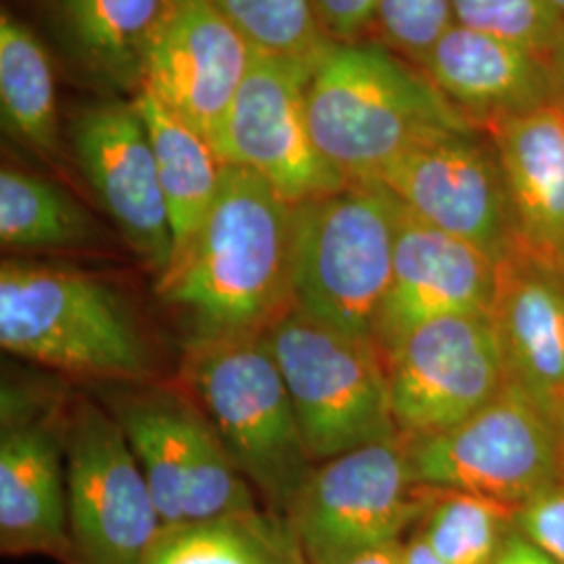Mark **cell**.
Here are the masks:
<instances>
[{
	"mask_svg": "<svg viewBox=\"0 0 564 564\" xmlns=\"http://www.w3.org/2000/svg\"><path fill=\"white\" fill-rule=\"evenodd\" d=\"M295 205L258 174L224 165L205 220L155 281L182 343L265 335L293 310Z\"/></svg>",
	"mask_w": 564,
	"mask_h": 564,
	"instance_id": "cell-1",
	"label": "cell"
},
{
	"mask_svg": "<svg viewBox=\"0 0 564 564\" xmlns=\"http://www.w3.org/2000/svg\"><path fill=\"white\" fill-rule=\"evenodd\" d=\"M307 126L324 162L345 182H377L416 144L479 130L423 69L384 42H328L312 63Z\"/></svg>",
	"mask_w": 564,
	"mask_h": 564,
	"instance_id": "cell-2",
	"label": "cell"
},
{
	"mask_svg": "<svg viewBox=\"0 0 564 564\" xmlns=\"http://www.w3.org/2000/svg\"><path fill=\"white\" fill-rule=\"evenodd\" d=\"M0 345L23 362L93 383L158 381L134 310L111 282L76 268L2 262Z\"/></svg>",
	"mask_w": 564,
	"mask_h": 564,
	"instance_id": "cell-3",
	"label": "cell"
},
{
	"mask_svg": "<svg viewBox=\"0 0 564 564\" xmlns=\"http://www.w3.org/2000/svg\"><path fill=\"white\" fill-rule=\"evenodd\" d=\"M263 508L289 517L316 463L265 335L182 343L178 381Z\"/></svg>",
	"mask_w": 564,
	"mask_h": 564,
	"instance_id": "cell-4",
	"label": "cell"
},
{
	"mask_svg": "<svg viewBox=\"0 0 564 564\" xmlns=\"http://www.w3.org/2000/svg\"><path fill=\"white\" fill-rule=\"evenodd\" d=\"M395 237L398 199L381 182H349L297 203L293 310L375 343Z\"/></svg>",
	"mask_w": 564,
	"mask_h": 564,
	"instance_id": "cell-5",
	"label": "cell"
},
{
	"mask_svg": "<svg viewBox=\"0 0 564 564\" xmlns=\"http://www.w3.org/2000/svg\"><path fill=\"white\" fill-rule=\"evenodd\" d=\"M107 387L102 405L141 464L163 531L263 508L202 405L181 384Z\"/></svg>",
	"mask_w": 564,
	"mask_h": 564,
	"instance_id": "cell-6",
	"label": "cell"
},
{
	"mask_svg": "<svg viewBox=\"0 0 564 564\" xmlns=\"http://www.w3.org/2000/svg\"><path fill=\"white\" fill-rule=\"evenodd\" d=\"M265 339L314 463L400 435L391 414L387 366L375 343L295 310L286 312Z\"/></svg>",
	"mask_w": 564,
	"mask_h": 564,
	"instance_id": "cell-7",
	"label": "cell"
},
{
	"mask_svg": "<svg viewBox=\"0 0 564 564\" xmlns=\"http://www.w3.org/2000/svg\"><path fill=\"white\" fill-rule=\"evenodd\" d=\"M437 498L412 475L408 445L391 437L316 464L286 521L307 564H341L419 527Z\"/></svg>",
	"mask_w": 564,
	"mask_h": 564,
	"instance_id": "cell-8",
	"label": "cell"
},
{
	"mask_svg": "<svg viewBox=\"0 0 564 564\" xmlns=\"http://www.w3.org/2000/svg\"><path fill=\"white\" fill-rule=\"evenodd\" d=\"M67 564H144L163 527L141 464L102 403L65 405Z\"/></svg>",
	"mask_w": 564,
	"mask_h": 564,
	"instance_id": "cell-9",
	"label": "cell"
},
{
	"mask_svg": "<svg viewBox=\"0 0 564 564\" xmlns=\"http://www.w3.org/2000/svg\"><path fill=\"white\" fill-rule=\"evenodd\" d=\"M419 484L524 505L564 481L563 442L544 412L510 379L505 389L447 431L405 440Z\"/></svg>",
	"mask_w": 564,
	"mask_h": 564,
	"instance_id": "cell-10",
	"label": "cell"
},
{
	"mask_svg": "<svg viewBox=\"0 0 564 564\" xmlns=\"http://www.w3.org/2000/svg\"><path fill=\"white\" fill-rule=\"evenodd\" d=\"M65 147L128 251L160 281L174 258V232L134 101L93 97L82 102L65 121Z\"/></svg>",
	"mask_w": 564,
	"mask_h": 564,
	"instance_id": "cell-11",
	"label": "cell"
},
{
	"mask_svg": "<svg viewBox=\"0 0 564 564\" xmlns=\"http://www.w3.org/2000/svg\"><path fill=\"white\" fill-rule=\"evenodd\" d=\"M393 423L423 440L463 423L505 389V354L491 314H449L414 328L387 358Z\"/></svg>",
	"mask_w": 564,
	"mask_h": 564,
	"instance_id": "cell-12",
	"label": "cell"
},
{
	"mask_svg": "<svg viewBox=\"0 0 564 564\" xmlns=\"http://www.w3.org/2000/svg\"><path fill=\"white\" fill-rule=\"evenodd\" d=\"M377 182L419 220L473 245L496 265L521 249L500 162L481 130L421 142Z\"/></svg>",
	"mask_w": 564,
	"mask_h": 564,
	"instance_id": "cell-13",
	"label": "cell"
},
{
	"mask_svg": "<svg viewBox=\"0 0 564 564\" xmlns=\"http://www.w3.org/2000/svg\"><path fill=\"white\" fill-rule=\"evenodd\" d=\"M312 63L256 51L228 118L212 142L224 165L245 167L293 205L349 182L324 162L307 126Z\"/></svg>",
	"mask_w": 564,
	"mask_h": 564,
	"instance_id": "cell-14",
	"label": "cell"
},
{
	"mask_svg": "<svg viewBox=\"0 0 564 564\" xmlns=\"http://www.w3.org/2000/svg\"><path fill=\"white\" fill-rule=\"evenodd\" d=\"M65 400H30L2 387L0 431V552L51 556L67 564Z\"/></svg>",
	"mask_w": 564,
	"mask_h": 564,
	"instance_id": "cell-15",
	"label": "cell"
},
{
	"mask_svg": "<svg viewBox=\"0 0 564 564\" xmlns=\"http://www.w3.org/2000/svg\"><path fill=\"white\" fill-rule=\"evenodd\" d=\"M67 78L93 97L132 99L182 0H18Z\"/></svg>",
	"mask_w": 564,
	"mask_h": 564,
	"instance_id": "cell-16",
	"label": "cell"
},
{
	"mask_svg": "<svg viewBox=\"0 0 564 564\" xmlns=\"http://www.w3.org/2000/svg\"><path fill=\"white\" fill-rule=\"evenodd\" d=\"M496 289L498 265L485 253L398 202L393 274L375 330L384 362L421 324L449 314H491Z\"/></svg>",
	"mask_w": 564,
	"mask_h": 564,
	"instance_id": "cell-17",
	"label": "cell"
},
{
	"mask_svg": "<svg viewBox=\"0 0 564 564\" xmlns=\"http://www.w3.org/2000/svg\"><path fill=\"white\" fill-rule=\"evenodd\" d=\"M253 57L256 48L207 0H182L149 55L142 88L214 142Z\"/></svg>",
	"mask_w": 564,
	"mask_h": 564,
	"instance_id": "cell-18",
	"label": "cell"
},
{
	"mask_svg": "<svg viewBox=\"0 0 564 564\" xmlns=\"http://www.w3.org/2000/svg\"><path fill=\"white\" fill-rule=\"evenodd\" d=\"M421 69L481 132L496 121L564 97L554 57L460 23H454L431 48Z\"/></svg>",
	"mask_w": 564,
	"mask_h": 564,
	"instance_id": "cell-19",
	"label": "cell"
},
{
	"mask_svg": "<svg viewBox=\"0 0 564 564\" xmlns=\"http://www.w3.org/2000/svg\"><path fill=\"white\" fill-rule=\"evenodd\" d=\"M506 375L554 424L564 423V270L519 249L498 265L491 307Z\"/></svg>",
	"mask_w": 564,
	"mask_h": 564,
	"instance_id": "cell-20",
	"label": "cell"
},
{
	"mask_svg": "<svg viewBox=\"0 0 564 564\" xmlns=\"http://www.w3.org/2000/svg\"><path fill=\"white\" fill-rule=\"evenodd\" d=\"M484 132L500 162L521 249L564 270V97Z\"/></svg>",
	"mask_w": 564,
	"mask_h": 564,
	"instance_id": "cell-21",
	"label": "cell"
},
{
	"mask_svg": "<svg viewBox=\"0 0 564 564\" xmlns=\"http://www.w3.org/2000/svg\"><path fill=\"white\" fill-rule=\"evenodd\" d=\"M0 121L4 134L44 162L63 158L57 61L13 9L0 11Z\"/></svg>",
	"mask_w": 564,
	"mask_h": 564,
	"instance_id": "cell-22",
	"label": "cell"
},
{
	"mask_svg": "<svg viewBox=\"0 0 564 564\" xmlns=\"http://www.w3.org/2000/svg\"><path fill=\"white\" fill-rule=\"evenodd\" d=\"M0 242L18 253H80L105 247L101 224L59 182L4 163L0 170Z\"/></svg>",
	"mask_w": 564,
	"mask_h": 564,
	"instance_id": "cell-23",
	"label": "cell"
},
{
	"mask_svg": "<svg viewBox=\"0 0 564 564\" xmlns=\"http://www.w3.org/2000/svg\"><path fill=\"white\" fill-rule=\"evenodd\" d=\"M132 101L144 121L158 163L176 258L216 202L223 184L224 163L212 142L165 109L151 90L141 88Z\"/></svg>",
	"mask_w": 564,
	"mask_h": 564,
	"instance_id": "cell-24",
	"label": "cell"
},
{
	"mask_svg": "<svg viewBox=\"0 0 564 564\" xmlns=\"http://www.w3.org/2000/svg\"><path fill=\"white\" fill-rule=\"evenodd\" d=\"M144 564H307L289 521L268 510L165 529Z\"/></svg>",
	"mask_w": 564,
	"mask_h": 564,
	"instance_id": "cell-25",
	"label": "cell"
},
{
	"mask_svg": "<svg viewBox=\"0 0 564 564\" xmlns=\"http://www.w3.org/2000/svg\"><path fill=\"white\" fill-rule=\"evenodd\" d=\"M517 508L464 491H442L416 531L445 564H494Z\"/></svg>",
	"mask_w": 564,
	"mask_h": 564,
	"instance_id": "cell-26",
	"label": "cell"
},
{
	"mask_svg": "<svg viewBox=\"0 0 564 564\" xmlns=\"http://www.w3.org/2000/svg\"><path fill=\"white\" fill-rule=\"evenodd\" d=\"M258 53L314 63L330 41L307 0H207Z\"/></svg>",
	"mask_w": 564,
	"mask_h": 564,
	"instance_id": "cell-27",
	"label": "cell"
},
{
	"mask_svg": "<svg viewBox=\"0 0 564 564\" xmlns=\"http://www.w3.org/2000/svg\"><path fill=\"white\" fill-rule=\"evenodd\" d=\"M464 28L556 57L564 42V18L550 0H452Z\"/></svg>",
	"mask_w": 564,
	"mask_h": 564,
	"instance_id": "cell-28",
	"label": "cell"
},
{
	"mask_svg": "<svg viewBox=\"0 0 564 564\" xmlns=\"http://www.w3.org/2000/svg\"><path fill=\"white\" fill-rule=\"evenodd\" d=\"M454 23L452 0H379L377 9L384 44L419 67Z\"/></svg>",
	"mask_w": 564,
	"mask_h": 564,
	"instance_id": "cell-29",
	"label": "cell"
},
{
	"mask_svg": "<svg viewBox=\"0 0 564 564\" xmlns=\"http://www.w3.org/2000/svg\"><path fill=\"white\" fill-rule=\"evenodd\" d=\"M514 527L554 563L564 564V481L519 506Z\"/></svg>",
	"mask_w": 564,
	"mask_h": 564,
	"instance_id": "cell-30",
	"label": "cell"
},
{
	"mask_svg": "<svg viewBox=\"0 0 564 564\" xmlns=\"http://www.w3.org/2000/svg\"><path fill=\"white\" fill-rule=\"evenodd\" d=\"M326 41L358 42L377 28L379 0H307Z\"/></svg>",
	"mask_w": 564,
	"mask_h": 564,
	"instance_id": "cell-31",
	"label": "cell"
},
{
	"mask_svg": "<svg viewBox=\"0 0 564 564\" xmlns=\"http://www.w3.org/2000/svg\"><path fill=\"white\" fill-rule=\"evenodd\" d=\"M494 564H558L554 563L545 552L531 544L523 533L514 527L506 538L505 545Z\"/></svg>",
	"mask_w": 564,
	"mask_h": 564,
	"instance_id": "cell-32",
	"label": "cell"
},
{
	"mask_svg": "<svg viewBox=\"0 0 564 564\" xmlns=\"http://www.w3.org/2000/svg\"><path fill=\"white\" fill-rule=\"evenodd\" d=\"M403 540L375 545L341 564H402Z\"/></svg>",
	"mask_w": 564,
	"mask_h": 564,
	"instance_id": "cell-33",
	"label": "cell"
},
{
	"mask_svg": "<svg viewBox=\"0 0 564 564\" xmlns=\"http://www.w3.org/2000/svg\"><path fill=\"white\" fill-rule=\"evenodd\" d=\"M402 564H445L433 547L424 542L423 535L414 529L410 540L403 542Z\"/></svg>",
	"mask_w": 564,
	"mask_h": 564,
	"instance_id": "cell-34",
	"label": "cell"
},
{
	"mask_svg": "<svg viewBox=\"0 0 564 564\" xmlns=\"http://www.w3.org/2000/svg\"><path fill=\"white\" fill-rule=\"evenodd\" d=\"M556 67H558V74H561V82H563V95H564V42L563 46L558 48V53H556Z\"/></svg>",
	"mask_w": 564,
	"mask_h": 564,
	"instance_id": "cell-35",
	"label": "cell"
},
{
	"mask_svg": "<svg viewBox=\"0 0 564 564\" xmlns=\"http://www.w3.org/2000/svg\"><path fill=\"white\" fill-rule=\"evenodd\" d=\"M558 11H561V15L564 18V0H550Z\"/></svg>",
	"mask_w": 564,
	"mask_h": 564,
	"instance_id": "cell-36",
	"label": "cell"
},
{
	"mask_svg": "<svg viewBox=\"0 0 564 564\" xmlns=\"http://www.w3.org/2000/svg\"><path fill=\"white\" fill-rule=\"evenodd\" d=\"M561 442H563V460H564V423H563V431H561Z\"/></svg>",
	"mask_w": 564,
	"mask_h": 564,
	"instance_id": "cell-37",
	"label": "cell"
}]
</instances>
